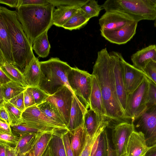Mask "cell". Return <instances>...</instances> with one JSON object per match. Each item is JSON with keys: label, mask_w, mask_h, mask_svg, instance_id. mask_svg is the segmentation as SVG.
<instances>
[{"label": "cell", "mask_w": 156, "mask_h": 156, "mask_svg": "<svg viewBox=\"0 0 156 156\" xmlns=\"http://www.w3.org/2000/svg\"><path fill=\"white\" fill-rule=\"evenodd\" d=\"M92 74L95 76L99 84L107 119L118 124L127 122L117 95L112 64L106 48L98 52Z\"/></svg>", "instance_id": "6da1fadb"}, {"label": "cell", "mask_w": 156, "mask_h": 156, "mask_svg": "<svg viewBox=\"0 0 156 156\" xmlns=\"http://www.w3.org/2000/svg\"><path fill=\"white\" fill-rule=\"evenodd\" d=\"M11 40L14 66L23 73L34 56L32 46L18 18L16 11L0 6Z\"/></svg>", "instance_id": "7a4b0ae2"}, {"label": "cell", "mask_w": 156, "mask_h": 156, "mask_svg": "<svg viewBox=\"0 0 156 156\" xmlns=\"http://www.w3.org/2000/svg\"><path fill=\"white\" fill-rule=\"evenodd\" d=\"M55 6L51 4L44 6H21L17 9L18 18L30 44L53 25Z\"/></svg>", "instance_id": "3957f363"}, {"label": "cell", "mask_w": 156, "mask_h": 156, "mask_svg": "<svg viewBox=\"0 0 156 156\" xmlns=\"http://www.w3.org/2000/svg\"><path fill=\"white\" fill-rule=\"evenodd\" d=\"M40 64L41 74L39 88L50 95L64 85L71 89L68 76L72 67L66 62L58 58L52 57L47 61L40 62Z\"/></svg>", "instance_id": "277c9868"}, {"label": "cell", "mask_w": 156, "mask_h": 156, "mask_svg": "<svg viewBox=\"0 0 156 156\" xmlns=\"http://www.w3.org/2000/svg\"><path fill=\"white\" fill-rule=\"evenodd\" d=\"M101 6L105 11L115 10L126 13L137 22L143 20H156V8L148 0H107Z\"/></svg>", "instance_id": "5b68a950"}, {"label": "cell", "mask_w": 156, "mask_h": 156, "mask_svg": "<svg viewBox=\"0 0 156 156\" xmlns=\"http://www.w3.org/2000/svg\"><path fill=\"white\" fill-rule=\"evenodd\" d=\"M22 122L43 132L63 133L69 131L66 126L49 119L34 105L25 109L22 115Z\"/></svg>", "instance_id": "8992f818"}, {"label": "cell", "mask_w": 156, "mask_h": 156, "mask_svg": "<svg viewBox=\"0 0 156 156\" xmlns=\"http://www.w3.org/2000/svg\"><path fill=\"white\" fill-rule=\"evenodd\" d=\"M149 80L146 77L140 85L127 96L124 111V118L127 122L132 123L145 109L147 104Z\"/></svg>", "instance_id": "52a82bcc"}, {"label": "cell", "mask_w": 156, "mask_h": 156, "mask_svg": "<svg viewBox=\"0 0 156 156\" xmlns=\"http://www.w3.org/2000/svg\"><path fill=\"white\" fill-rule=\"evenodd\" d=\"M92 75L76 67H72L68 76L70 87L74 94L80 98L90 108Z\"/></svg>", "instance_id": "ba28073f"}, {"label": "cell", "mask_w": 156, "mask_h": 156, "mask_svg": "<svg viewBox=\"0 0 156 156\" xmlns=\"http://www.w3.org/2000/svg\"><path fill=\"white\" fill-rule=\"evenodd\" d=\"M74 94L66 85L60 87L45 100L50 102L58 113L66 126L69 121L70 113Z\"/></svg>", "instance_id": "9c48e42d"}, {"label": "cell", "mask_w": 156, "mask_h": 156, "mask_svg": "<svg viewBox=\"0 0 156 156\" xmlns=\"http://www.w3.org/2000/svg\"><path fill=\"white\" fill-rule=\"evenodd\" d=\"M135 131L144 134L146 140L156 135V104H147L145 109L132 122Z\"/></svg>", "instance_id": "30bf717a"}, {"label": "cell", "mask_w": 156, "mask_h": 156, "mask_svg": "<svg viewBox=\"0 0 156 156\" xmlns=\"http://www.w3.org/2000/svg\"><path fill=\"white\" fill-rule=\"evenodd\" d=\"M112 63L116 89L118 97L124 111L126 105L127 95L125 90L123 61L121 54L112 51L109 53Z\"/></svg>", "instance_id": "8fae6325"}, {"label": "cell", "mask_w": 156, "mask_h": 156, "mask_svg": "<svg viewBox=\"0 0 156 156\" xmlns=\"http://www.w3.org/2000/svg\"><path fill=\"white\" fill-rule=\"evenodd\" d=\"M135 131L132 123L124 122L115 126L112 131V141L117 156L126 154V149L129 138Z\"/></svg>", "instance_id": "7c38bea8"}, {"label": "cell", "mask_w": 156, "mask_h": 156, "mask_svg": "<svg viewBox=\"0 0 156 156\" xmlns=\"http://www.w3.org/2000/svg\"><path fill=\"white\" fill-rule=\"evenodd\" d=\"M135 21L131 16L123 12L115 10L106 11L99 20L100 30H111L120 28Z\"/></svg>", "instance_id": "4fadbf2b"}, {"label": "cell", "mask_w": 156, "mask_h": 156, "mask_svg": "<svg viewBox=\"0 0 156 156\" xmlns=\"http://www.w3.org/2000/svg\"><path fill=\"white\" fill-rule=\"evenodd\" d=\"M138 23L134 21L116 30H100L102 36L109 42L117 44H124L129 41L136 33Z\"/></svg>", "instance_id": "5bb4252c"}, {"label": "cell", "mask_w": 156, "mask_h": 156, "mask_svg": "<svg viewBox=\"0 0 156 156\" xmlns=\"http://www.w3.org/2000/svg\"><path fill=\"white\" fill-rule=\"evenodd\" d=\"M125 90L128 95L133 92L146 77L144 72L127 62L123 61Z\"/></svg>", "instance_id": "9a60e30c"}, {"label": "cell", "mask_w": 156, "mask_h": 156, "mask_svg": "<svg viewBox=\"0 0 156 156\" xmlns=\"http://www.w3.org/2000/svg\"><path fill=\"white\" fill-rule=\"evenodd\" d=\"M5 62L14 66L11 38L4 18L0 13V65Z\"/></svg>", "instance_id": "2e32d148"}, {"label": "cell", "mask_w": 156, "mask_h": 156, "mask_svg": "<svg viewBox=\"0 0 156 156\" xmlns=\"http://www.w3.org/2000/svg\"><path fill=\"white\" fill-rule=\"evenodd\" d=\"M149 149L144 134L141 132L134 131L128 143L127 156H146Z\"/></svg>", "instance_id": "e0dca14e"}, {"label": "cell", "mask_w": 156, "mask_h": 156, "mask_svg": "<svg viewBox=\"0 0 156 156\" xmlns=\"http://www.w3.org/2000/svg\"><path fill=\"white\" fill-rule=\"evenodd\" d=\"M88 108L82 99L74 95L67 127L69 131L73 130L83 123L84 115Z\"/></svg>", "instance_id": "ac0fdd59"}, {"label": "cell", "mask_w": 156, "mask_h": 156, "mask_svg": "<svg viewBox=\"0 0 156 156\" xmlns=\"http://www.w3.org/2000/svg\"><path fill=\"white\" fill-rule=\"evenodd\" d=\"M133 66L143 71L150 62H156V45L153 44L139 50L132 55Z\"/></svg>", "instance_id": "d6986e66"}, {"label": "cell", "mask_w": 156, "mask_h": 156, "mask_svg": "<svg viewBox=\"0 0 156 156\" xmlns=\"http://www.w3.org/2000/svg\"><path fill=\"white\" fill-rule=\"evenodd\" d=\"M92 75L89 108L99 115L107 119L100 87L95 76Z\"/></svg>", "instance_id": "ffe728a7"}, {"label": "cell", "mask_w": 156, "mask_h": 156, "mask_svg": "<svg viewBox=\"0 0 156 156\" xmlns=\"http://www.w3.org/2000/svg\"><path fill=\"white\" fill-rule=\"evenodd\" d=\"M71 146L74 156H80L87 140L88 135L83 123L77 128L69 131Z\"/></svg>", "instance_id": "44dd1931"}, {"label": "cell", "mask_w": 156, "mask_h": 156, "mask_svg": "<svg viewBox=\"0 0 156 156\" xmlns=\"http://www.w3.org/2000/svg\"><path fill=\"white\" fill-rule=\"evenodd\" d=\"M107 119L98 115L89 108L86 111L84 117V124L88 135L92 137L102 126L109 124Z\"/></svg>", "instance_id": "7402d4cb"}, {"label": "cell", "mask_w": 156, "mask_h": 156, "mask_svg": "<svg viewBox=\"0 0 156 156\" xmlns=\"http://www.w3.org/2000/svg\"><path fill=\"white\" fill-rule=\"evenodd\" d=\"M82 6L77 5H61L54 9L52 14L53 25L59 27L63 26Z\"/></svg>", "instance_id": "603a6c76"}, {"label": "cell", "mask_w": 156, "mask_h": 156, "mask_svg": "<svg viewBox=\"0 0 156 156\" xmlns=\"http://www.w3.org/2000/svg\"><path fill=\"white\" fill-rule=\"evenodd\" d=\"M40 62L34 56L23 73L28 87H39L41 74Z\"/></svg>", "instance_id": "cb8c5ba5"}, {"label": "cell", "mask_w": 156, "mask_h": 156, "mask_svg": "<svg viewBox=\"0 0 156 156\" xmlns=\"http://www.w3.org/2000/svg\"><path fill=\"white\" fill-rule=\"evenodd\" d=\"M42 133H30L20 136L17 145L14 147L16 156H25L30 152Z\"/></svg>", "instance_id": "d4e9b609"}, {"label": "cell", "mask_w": 156, "mask_h": 156, "mask_svg": "<svg viewBox=\"0 0 156 156\" xmlns=\"http://www.w3.org/2000/svg\"><path fill=\"white\" fill-rule=\"evenodd\" d=\"M90 19L80 8L77 10L62 27L70 30L79 29L84 26Z\"/></svg>", "instance_id": "484cf974"}, {"label": "cell", "mask_w": 156, "mask_h": 156, "mask_svg": "<svg viewBox=\"0 0 156 156\" xmlns=\"http://www.w3.org/2000/svg\"><path fill=\"white\" fill-rule=\"evenodd\" d=\"M47 31L37 37L34 42L33 50L40 57L45 58L49 53L51 46L48 39Z\"/></svg>", "instance_id": "4316f807"}, {"label": "cell", "mask_w": 156, "mask_h": 156, "mask_svg": "<svg viewBox=\"0 0 156 156\" xmlns=\"http://www.w3.org/2000/svg\"><path fill=\"white\" fill-rule=\"evenodd\" d=\"M27 88L13 81L0 85V90L3 94L5 102H8L11 99L24 91Z\"/></svg>", "instance_id": "83f0119b"}, {"label": "cell", "mask_w": 156, "mask_h": 156, "mask_svg": "<svg viewBox=\"0 0 156 156\" xmlns=\"http://www.w3.org/2000/svg\"><path fill=\"white\" fill-rule=\"evenodd\" d=\"M0 68L12 81L18 83L24 87H28L23 73L15 66L5 62L0 65Z\"/></svg>", "instance_id": "f1b7e54d"}, {"label": "cell", "mask_w": 156, "mask_h": 156, "mask_svg": "<svg viewBox=\"0 0 156 156\" xmlns=\"http://www.w3.org/2000/svg\"><path fill=\"white\" fill-rule=\"evenodd\" d=\"M63 133L52 134L48 145L51 156H66L62 138Z\"/></svg>", "instance_id": "f546056e"}, {"label": "cell", "mask_w": 156, "mask_h": 156, "mask_svg": "<svg viewBox=\"0 0 156 156\" xmlns=\"http://www.w3.org/2000/svg\"><path fill=\"white\" fill-rule=\"evenodd\" d=\"M53 134L46 132L41 134L32 149L34 156L42 155L49 145Z\"/></svg>", "instance_id": "4dcf8cb0"}, {"label": "cell", "mask_w": 156, "mask_h": 156, "mask_svg": "<svg viewBox=\"0 0 156 156\" xmlns=\"http://www.w3.org/2000/svg\"><path fill=\"white\" fill-rule=\"evenodd\" d=\"M36 106L49 119L62 125L66 126L59 114L50 102L45 101Z\"/></svg>", "instance_id": "1f68e13d"}, {"label": "cell", "mask_w": 156, "mask_h": 156, "mask_svg": "<svg viewBox=\"0 0 156 156\" xmlns=\"http://www.w3.org/2000/svg\"><path fill=\"white\" fill-rule=\"evenodd\" d=\"M3 106L5 107L8 115L10 125L22 123V112L9 102H5Z\"/></svg>", "instance_id": "d6a6232c"}, {"label": "cell", "mask_w": 156, "mask_h": 156, "mask_svg": "<svg viewBox=\"0 0 156 156\" xmlns=\"http://www.w3.org/2000/svg\"><path fill=\"white\" fill-rule=\"evenodd\" d=\"M108 138L107 133L105 129L99 135L97 149L90 156H108Z\"/></svg>", "instance_id": "836d02e7"}, {"label": "cell", "mask_w": 156, "mask_h": 156, "mask_svg": "<svg viewBox=\"0 0 156 156\" xmlns=\"http://www.w3.org/2000/svg\"><path fill=\"white\" fill-rule=\"evenodd\" d=\"M81 8L90 19L98 16L102 9L101 5H99L98 1L95 0H88Z\"/></svg>", "instance_id": "e575fe53"}, {"label": "cell", "mask_w": 156, "mask_h": 156, "mask_svg": "<svg viewBox=\"0 0 156 156\" xmlns=\"http://www.w3.org/2000/svg\"><path fill=\"white\" fill-rule=\"evenodd\" d=\"M108 126V124H106L102 126L92 137L88 135L86 146L80 156H90L93 147L96 140Z\"/></svg>", "instance_id": "d590c367"}, {"label": "cell", "mask_w": 156, "mask_h": 156, "mask_svg": "<svg viewBox=\"0 0 156 156\" xmlns=\"http://www.w3.org/2000/svg\"><path fill=\"white\" fill-rule=\"evenodd\" d=\"M10 126L12 133L19 136L30 133L44 132L29 127L22 122L17 125H10Z\"/></svg>", "instance_id": "8d00e7d4"}, {"label": "cell", "mask_w": 156, "mask_h": 156, "mask_svg": "<svg viewBox=\"0 0 156 156\" xmlns=\"http://www.w3.org/2000/svg\"><path fill=\"white\" fill-rule=\"evenodd\" d=\"M31 89L36 105L45 101L50 96L39 87H32Z\"/></svg>", "instance_id": "74e56055"}, {"label": "cell", "mask_w": 156, "mask_h": 156, "mask_svg": "<svg viewBox=\"0 0 156 156\" xmlns=\"http://www.w3.org/2000/svg\"><path fill=\"white\" fill-rule=\"evenodd\" d=\"M146 77L156 85V62L151 61L143 70Z\"/></svg>", "instance_id": "f35d334b"}, {"label": "cell", "mask_w": 156, "mask_h": 156, "mask_svg": "<svg viewBox=\"0 0 156 156\" xmlns=\"http://www.w3.org/2000/svg\"><path fill=\"white\" fill-rule=\"evenodd\" d=\"M88 0H49V3L55 7L61 5H77L82 6Z\"/></svg>", "instance_id": "ab89813d"}, {"label": "cell", "mask_w": 156, "mask_h": 156, "mask_svg": "<svg viewBox=\"0 0 156 156\" xmlns=\"http://www.w3.org/2000/svg\"><path fill=\"white\" fill-rule=\"evenodd\" d=\"M20 136L13 134H9L0 133V142L15 146L17 145Z\"/></svg>", "instance_id": "60d3db41"}, {"label": "cell", "mask_w": 156, "mask_h": 156, "mask_svg": "<svg viewBox=\"0 0 156 156\" xmlns=\"http://www.w3.org/2000/svg\"><path fill=\"white\" fill-rule=\"evenodd\" d=\"M8 102L23 112L26 109L24 102V91L13 98Z\"/></svg>", "instance_id": "b9f144b4"}, {"label": "cell", "mask_w": 156, "mask_h": 156, "mask_svg": "<svg viewBox=\"0 0 156 156\" xmlns=\"http://www.w3.org/2000/svg\"><path fill=\"white\" fill-rule=\"evenodd\" d=\"M24 102L26 109L36 105L31 87H27L24 91Z\"/></svg>", "instance_id": "7bdbcfd3"}, {"label": "cell", "mask_w": 156, "mask_h": 156, "mask_svg": "<svg viewBox=\"0 0 156 156\" xmlns=\"http://www.w3.org/2000/svg\"><path fill=\"white\" fill-rule=\"evenodd\" d=\"M149 80L147 104H156V85L151 80Z\"/></svg>", "instance_id": "ee69618b"}, {"label": "cell", "mask_w": 156, "mask_h": 156, "mask_svg": "<svg viewBox=\"0 0 156 156\" xmlns=\"http://www.w3.org/2000/svg\"><path fill=\"white\" fill-rule=\"evenodd\" d=\"M20 6H44L49 3V0H19Z\"/></svg>", "instance_id": "f6af8a7d"}, {"label": "cell", "mask_w": 156, "mask_h": 156, "mask_svg": "<svg viewBox=\"0 0 156 156\" xmlns=\"http://www.w3.org/2000/svg\"><path fill=\"white\" fill-rule=\"evenodd\" d=\"M62 138L66 156H74L71 145L69 131L63 134Z\"/></svg>", "instance_id": "bcb514c9"}, {"label": "cell", "mask_w": 156, "mask_h": 156, "mask_svg": "<svg viewBox=\"0 0 156 156\" xmlns=\"http://www.w3.org/2000/svg\"><path fill=\"white\" fill-rule=\"evenodd\" d=\"M0 133L12 134L10 125L1 119L0 120Z\"/></svg>", "instance_id": "7dc6e473"}, {"label": "cell", "mask_w": 156, "mask_h": 156, "mask_svg": "<svg viewBox=\"0 0 156 156\" xmlns=\"http://www.w3.org/2000/svg\"><path fill=\"white\" fill-rule=\"evenodd\" d=\"M0 3L12 8L20 7L19 0H0Z\"/></svg>", "instance_id": "c3c4849f"}, {"label": "cell", "mask_w": 156, "mask_h": 156, "mask_svg": "<svg viewBox=\"0 0 156 156\" xmlns=\"http://www.w3.org/2000/svg\"><path fill=\"white\" fill-rule=\"evenodd\" d=\"M0 119L10 125L8 115L3 106H0Z\"/></svg>", "instance_id": "681fc988"}, {"label": "cell", "mask_w": 156, "mask_h": 156, "mask_svg": "<svg viewBox=\"0 0 156 156\" xmlns=\"http://www.w3.org/2000/svg\"><path fill=\"white\" fill-rule=\"evenodd\" d=\"M12 80L0 68V85L6 84Z\"/></svg>", "instance_id": "f907efd6"}, {"label": "cell", "mask_w": 156, "mask_h": 156, "mask_svg": "<svg viewBox=\"0 0 156 156\" xmlns=\"http://www.w3.org/2000/svg\"><path fill=\"white\" fill-rule=\"evenodd\" d=\"M146 142L149 147V150L156 148V135L146 140Z\"/></svg>", "instance_id": "816d5d0a"}, {"label": "cell", "mask_w": 156, "mask_h": 156, "mask_svg": "<svg viewBox=\"0 0 156 156\" xmlns=\"http://www.w3.org/2000/svg\"><path fill=\"white\" fill-rule=\"evenodd\" d=\"M8 144L0 142V156H7Z\"/></svg>", "instance_id": "f5cc1de1"}, {"label": "cell", "mask_w": 156, "mask_h": 156, "mask_svg": "<svg viewBox=\"0 0 156 156\" xmlns=\"http://www.w3.org/2000/svg\"><path fill=\"white\" fill-rule=\"evenodd\" d=\"M108 156H117L116 153L114 149L112 148L110 144L109 138L108 140ZM122 156H127L126 154Z\"/></svg>", "instance_id": "db71d44e"}, {"label": "cell", "mask_w": 156, "mask_h": 156, "mask_svg": "<svg viewBox=\"0 0 156 156\" xmlns=\"http://www.w3.org/2000/svg\"><path fill=\"white\" fill-rule=\"evenodd\" d=\"M7 156H16L14 147L9 144L7 147Z\"/></svg>", "instance_id": "11a10c76"}, {"label": "cell", "mask_w": 156, "mask_h": 156, "mask_svg": "<svg viewBox=\"0 0 156 156\" xmlns=\"http://www.w3.org/2000/svg\"><path fill=\"white\" fill-rule=\"evenodd\" d=\"M146 156H156V148L149 150Z\"/></svg>", "instance_id": "9f6ffc18"}, {"label": "cell", "mask_w": 156, "mask_h": 156, "mask_svg": "<svg viewBox=\"0 0 156 156\" xmlns=\"http://www.w3.org/2000/svg\"><path fill=\"white\" fill-rule=\"evenodd\" d=\"M41 156H51L48 145Z\"/></svg>", "instance_id": "6f0895ef"}, {"label": "cell", "mask_w": 156, "mask_h": 156, "mask_svg": "<svg viewBox=\"0 0 156 156\" xmlns=\"http://www.w3.org/2000/svg\"><path fill=\"white\" fill-rule=\"evenodd\" d=\"M148 1L153 7L156 8V0H148Z\"/></svg>", "instance_id": "680465c9"}, {"label": "cell", "mask_w": 156, "mask_h": 156, "mask_svg": "<svg viewBox=\"0 0 156 156\" xmlns=\"http://www.w3.org/2000/svg\"><path fill=\"white\" fill-rule=\"evenodd\" d=\"M25 156H34L32 150L30 152L27 154Z\"/></svg>", "instance_id": "91938a15"}, {"label": "cell", "mask_w": 156, "mask_h": 156, "mask_svg": "<svg viewBox=\"0 0 156 156\" xmlns=\"http://www.w3.org/2000/svg\"><path fill=\"white\" fill-rule=\"evenodd\" d=\"M154 26L156 27V20H155L154 22Z\"/></svg>", "instance_id": "94428289"}]
</instances>
